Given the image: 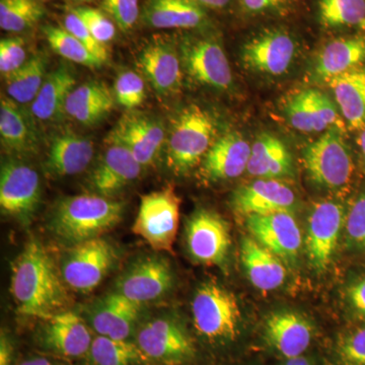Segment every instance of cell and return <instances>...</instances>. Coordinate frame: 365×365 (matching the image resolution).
<instances>
[{
	"label": "cell",
	"instance_id": "836d02e7",
	"mask_svg": "<svg viewBox=\"0 0 365 365\" xmlns=\"http://www.w3.org/2000/svg\"><path fill=\"white\" fill-rule=\"evenodd\" d=\"M316 21L327 32L365 33V0H317Z\"/></svg>",
	"mask_w": 365,
	"mask_h": 365
},
{
	"label": "cell",
	"instance_id": "e0dca14e",
	"mask_svg": "<svg viewBox=\"0 0 365 365\" xmlns=\"http://www.w3.org/2000/svg\"><path fill=\"white\" fill-rule=\"evenodd\" d=\"M365 66V33L343 34L322 46L312 63L309 76L328 83L341 74Z\"/></svg>",
	"mask_w": 365,
	"mask_h": 365
},
{
	"label": "cell",
	"instance_id": "7dc6e473",
	"mask_svg": "<svg viewBox=\"0 0 365 365\" xmlns=\"http://www.w3.org/2000/svg\"><path fill=\"white\" fill-rule=\"evenodd\" d=\"M346 302L353 316L365 321V273L350 283L346 290Z\"/></svg>",
	"mask_w": 365,
	"mask_h": 365
},
{
	"label": "cell",
	"instance_id": "f35d334b",
	"mask_svg": "<svg viewBox=\"0 0 365 365\" xmlns=\"http://www.w3.org/2000/svg\"><path fill=\"white\" fill-rule=\"evenodd\" d=\"M302 0H237L235 9L247 21H283L299 11Z\"/></svg>",
	"mask_w": 365,
	"mask_h": 365
},
{
	"label": "cell",
	"instance_id": "f907efd6",
	"mask_svg": "<svg viewBox=\"0 0 365 365\" xmlns=\"http://www.w3.org/2000/svg\"><path fill=\"white\" fill-rule=\"evenodd\" d=\"M357 144H359L360 157L365 168V128L359 132L357 137Z\"/></svg>",
	"mask_w": 365,
	"mask_h": 365
},
{
	"label": "cell",
	"instance_id": "ba28073f",
	"mask_svg": "<svg viewBox=\"0 0 365 365\" xmlns=\"http://www.w3.org/2000/svg\"><path fill=\"white\" fill-rule=\"evenodd\" d=\"M181 199L173 187L141 197L132 230L155 250L172 252L180 222Z\"/></svg>",
	"mask_w": 365,
	"mask_h": 365
},
{
	"label": "cell",
	"instance_id": "ab89813d",
	"mask_svg": "<svg viewBox=\"0 0 365 365\" xmlns=\"http://www.w3.org/2000/svg\"><path fill=\"white\" fill-rule=\"evenodd\" d=\"M115 101L124 109L132 111L143 104L146 98L145 83L140 74L125 71L118 74L113 88Z\"/></svg>",
	"mask_w": 365,
	"mask_h": 365
},
{
	"label": "cell",
	"instance_id": "484cf974",
	"mask_svg": "<svg viewBox=\"0 0 365 365\" xmlns=\"http://www.w3.org/2000/svg\"><path fill=\"white\" fill-rule=\"evenodd\" d=\"M32 113L7 96L0 101V139L2 145L13 153H33L37 150L39 136Z\"/></svg>",
	"mask_w": 365,
	"mask_h": 365
},
{
	"label": "cell",
	"instance_id": "681fc988",
	"mask_svg": "<svg viewBox=\"0 0 365 365\" xmlns=\"http://www.w3.org/2000/svg\"><path fill=\"white\" fill-rule=\"evenodd\" d=\"M13 359V346L4 333L0 339V365H11Z\"/></svg>",
	"mask_w": 365,
	"mask_h": 365
},
{
	"label": "cell",
	"instance_id": "9a60e30c",
	"mask_svg": "<svg viewBox=\"0 0 365 365\" xmlns=\"http://www.w3.org/2000/svg\"><path fill=\"white\" fill-rule=\"evenodd\" d=\"M137 66L153 90L163 97L176 95L182 88V66L178 46L157 38L143 46Z\"/></svg>",
	"mask_w": 365,
	"mask_h": 365
},
{
	"label": "cell",
	"instance_id": "7a4b0ae2",
	"mask_svg": "<svg viewBox=\"0 0 365 365\" xmlns=\"http://www.w3.org/2000/svg\"><path fill=\"white\" fill-rule=\"evenodd\" d=\"M124 203L109 197L78 195L62 199L52 217V228L63 241L78 244L100 237L123 217Z\"/></svg>",
	"mask_w": 365,
	"mask_h": 365
},
{
	"label": "cell",
	"instance_id": "4316f807",
	"mask_svg": "<svg viewBox=\"0 0 365 365\" xmlns=\"http://www.w3.org/2000/svg\"><path fill=\"white\" fill-rule=\"evenodd\" d=\"M143 304L119 292L107 295L91 314V325L101 336L127 340L138 319Z\"/></svg>",
	"mask_w": 365,
	"mask_h": 365
},
{
	"label": "cell",
	"instance_id": "60d3db41",
	"mask_svg": "<svg viewBox=\"0 0 365 365\" xmlns=\"http://www.w3.org/2000/svg\"><path fill=\"white\" fill-rule=\"evenodd\" d=\"M344 232L348 245L365 253V191L360 192L347 209Z\"/></svg>",
	"mask_w": 365,
	"mask_h": 365
},
{
	"label": "cell",
	"instance_id": "c3c4849f",
	"mask_svg": "<svg viewBox=\"0 0 365 365\" xmlns=\"http://www.w3.org/2000/svg\"><path fill=\"white\" fill-rule=\"evenodd\" d=\"M207 11H223L235 7L237 0H194Z\"/></svg>",
	"mask_w": 365,
	"mask_h": 365
},
{
	"label": "cell",
	"instance_id": "e575fe53",
	"mask_svg": "<svg viewBox=\"0 0 365 365\" xmlns=\"http://www.w3.org/2000/svg\"><path fill=\"white\" fill-rule=\"evenodd\" d=\"M47 61L44 55L31 57L21 68L6 78L7 97L20 105L32 104L42 88Z\"/></svg>",
	"mask_w": 365,
	"mask_h": 365
},
{
	"label": "cell",
	"instance_id": "74e56055",
	"mask_svg": "<svg viewBox=\"0 0 365 365\" xmlns=\"http://www.w3.org/2000/svg\"><path fill=\"white\" fill-rule=\"evenodd\" d=\"M43 33L50 47L64 59L88 68H98L104 66L102 60L98 59L81 41L67 32L66 29L46 26L43 28Z\"/></svg>",
	"mask_w": 365,
	"mask_h": 365
},
{
	"label": "cell",
	"instance_id": "4dcf8cb0",
	"mask_svg": "<svg viewBox=\"0 0 365 365\" xmlns=\"http://www.w3.org/2000/svg\"><path fill=\"white\" fill-rule=\"evenodd\" d=\"M114 103V93L104 83L88 81L69 93L66 113L78 123L91 126L111 113Z\"/></svg>",
	"mask_w": 365,
	"mask_h": 365
},
{
	"label": "cell",
	"instance_id": "44dd1931",
	"mask_svg": "<svg viewBox=\"0 0 365 365\" xmlns=\"http://www.w3.org/2000/svg\"><path fill=\"white\" fill-rule=\"evenodd\" d=\"M246 225L253 239L283 261H294L302 245V230L294 215L276 212L250 215Z\"/></svg>",
	"mask_w": 365,
	"mask_h": 365
},
{
	"label": "cell",
	"instance_id": "9c48e42d",
	"mask_svg": "<svg viewBox=\"0 0 365 365\" xmlns=\"http://www.w3.org/2000/svg\"><path fill=\"white\" fill-rule=\"evenodd\" d=\"M115 261L114 247L102 237L78 242L67 255L62 277L74 292L88 294L104 280Z\"/></svg>",
	"mask_w": 365,
	"mask_h": 365
},
{
	"label": "cell",
	"instance_id": "ee69618b",
	"mask_svg": "<svg viewBox=\"0 0 365 365\" xmlns=\"http://www.w3.org/2000/svg\"><path fill=\"white\" fill-rule=\"evenodd\" d=\"M337 354L341 365H365V327L343 336Z\"/></svg>",
	"mask_w": 365,
	"mask_h": 365
},
{
	"label": "cell",
	"instance_id": "603a6c76",
	"mask_svg": "<svg viewBox=\"0 0 365 365\" xmlns=\"http://www.w3.org/2000/svg\"><path fill=\"white\" fill-rule=\"evenodd\" d=\"M209 11L194 0H146L143 21L150 28L168 30H205Z\"/></svg>",
	"mask_w": 365,
	"mask_h": 365
},
{
	"label": "cell",
	"instance_id": "bcb514c9",
	"mask_svg": "<svg viewBox=\"0 0 365 365\" xmlns=\"http://www.w3.org/2000/svg\"><path fill=\"white\" fill-rule=\"evenodd\" d=\"M67 32L71 33L76 39L81 41L83 45L88 48L93 54H95L98 59L102 60L104 63L109 58V52H108L107 46L101 44L93 34L90 32L88 26L85 25L83 21L76 16L73 11H71L66 14L63 19V26Z\"/></svg>",
	"mask_w": 365,
	"mask_h": 365
},
{
	"label": "cell",
	"instance_id": "277c9868",
	"mask_svg": "<svg viewBox=\"0 0 365 365\" xmlns=\"http://www.w3.org/2000/svg\"><path fill=\"white\" fill-rule=\"evenodd\" d=\"M300 53L299 35L290 26L274 21L247 38L240 57L247 71L263 78H276L287 76L294 69Z\"/></svg>",
	"mask_w": 365,
	"mask_h": 365
},
{
	"label": "cell",
	"instance_id": "6da1fadb",
	"mask_svg": "<svg viewBox=\"0 0 365 365\" xmlns=\"http://www.w3.org/2000/svg\"><path fill=\"white\" fill-rule=\"evenodd\" d=\"M11 292L19 313L48 319L68 302L54 261L39 242L31 241L11 266Z\"/></svg>",
	"mask_w": 365,
	"mask_h": 365
},
{
	"label": "cell",
	"instance_id": "f546056e",
	"mask_svg": "<svg viewBox=\"0 0 365 365\" xmlns=\"http://www.w3.org/2000/svg\"><path fill=\"white\" fill-rule=\"evenodd\" d=\"M345 125L352 131L365 128V66L346 72L327 83Z\"/></svg>",
	"mask_w": 365,
	"mask_h": 365
},
{
	"label": "cell",
	"instance_id": "8d00e7d4",
	"mask_svg": "<svg viewBox=\"0 0 365 365\" xmlns=\"http://www.w3.org/2000/svg\"><path fill=\"white\" fill-rule=\"evenodd\" d=\"M90 354L96 365H133L145 356L134 343L101 335L91 342Z\"/></svg>",
	"mask_w": 365,
	"mask_h": 365
},
{
	"label": "cell",
	"instance_id": "7402d4cb",
	"mask_svg": "<svg viewBox=\"0 0 365 365\" xmlns=\"http://www.w3.org/2000/svg\"><path fill=\"white\" fill-rule=\"evenodd\" d=\"M108 145L102 160L91 173L90 187L98 195L110 198L135 181L143 165L121 144L108 143Z\"/></svg>",
	"mask_w": 365,
	"mask_h": 365
},
{
	"label": "cell",
	"instance_id": "d590c367",
	"mask_svg": "<svg viewBox=\"0 0 365 365\" xmlns=\"http://www.w3.org/2000/svg\"><path fill=\"white\" fill-rule=\"evenodd\" d=\"M44 14L38 0H0V28L6 32H28L37 26Z\"/></svg>",
	"mask_w": 365,
	"mask_h": 365
},
{
	"label": "cell",
	"instance_id": "cb8c5ba5",
	"mask_svg": "<svg viewBox=\"0 0 365 365\" xmlns=\"http://www.w3.org/2000/svg\"><path fill=\"white\" fill-rule=\"evenodd\" d=\"M93 155L95 145L91 139L74 131L64 130L53 137L45 170L54 178L74 176L88 169Z\"/></svg>",
	"mask_w": 365,
	"mask_h": 365
},
{
	"label": "cell",
	"instance_id": "f1b7e54d",
	"mask_svg": "<svg viewBox=\"0 0 365 365\" xmlns=\"http://www.w3.org/2000/svg\"><path fill=\"white\" fill-rule=\"evenodd\" d=\"M241 259L250 281L258 289H277L287 279L284 261L253 237L242 241Z\"/></svg>",
	"mask_w": 365,
	"mask_h": 365
},
{
	"label": "cell",
	"instance_id": "b9f144b4",
	"mask_svg": "<svg viewBox=\"0 0 365 365\" xmlns=\"http://www.w3.org/2000/svg\"><path fill=\"white\" fill-rule=\"evenodd\" d=\"M72 11L85 23L101 44L107 46L116 37V24L104 11L91 7H76Z\"/></svg>",
	"mask_w": 365,
	"mask_h": 365
},
{
	"label": "cell",
	"instance_id": "8992f818",
	"mask_svg": "<svg viewBox=\"0 0 365 365\" xmlns=\"http://www.w3.org/2000/svg\"><path fill=\"white\" fill-rule=\"evenodd\" d=\"M182 71L198 85L230 91L234 76L222 43L215 35L186 34L177 44Z\"/></svg>",
	"mask_w": 365,
	"mask_h": 365
},
{
	"label": "cell",
	"instance_id": "5b68a950",
	"mask_svg": "<svg viewBox=\"0 0 365 365\" xmlns=\"http://www.w3.org/2000/svg\"><path fill=\"white\" fill-rule=\"evenodd\" d=\"M302 162L313 184L329 191H341L351 184L354 174L352 153L340 127H332L307 144Z\"/></svg>",
	"mask_w": 365,
	"mask_h": 365
},
{
	"label": "cell",
	"instance_id": "816d5d0a",
	"mask_svg": "<svg viewBox=\"0 0 365 365\" xmlns=\"http://www.w3.org/2000/svg\"><path fill=\"white\" fill-rule=\"evenodd\" d=\"M19 365H54L49 361V360L45 359H34L30 360H26V361L21 362Z\"/></svg>",
	"mask_w": 365,
	"mask_h": 365
},
{
	"label": "cell",
	"instance_id": "d6986e66",
	"mask_svg": "<svg viewBox=\"0 0 365 365\" xmlns=\"http://www.w3.org/2000/svg\"><path fill=\"white\" fill-rule=\"evenodd\" d=\"M137 345L145 356L163 362L182 361L195 353L186 331L169 319L148 322L137 334Z\"/></svg>",
	"mask_w": 365,
	"mask_h": 365
},
{
	"label": "cell",
	"instance_id": "1f68e13d",
	"mask_svg": "<svg viewBox=\"0 0 365 365\" xmlns=\"http://www.w3.org/2000/svg\"><path fill=\"white\" fill-rule=\"evenodd\" d=\"M73 72L66 66H60L46 76L37 97L31 104V113L42 122H56L66 113L67 98L76 88Z\"/></svg>",
	"mask_w": 365,
	"mask_h": 365
},
{
	"label": "cell",
	"instance_id": "83f0119b",
	"mask_svg": "<svg viewBox=\"0 0 365 365\" xmlns=\"http://www.w3.org/2000/svg\"><path fill=\"white\" fill-rule=\"evenodd\" d=\"M45 343L55 352L78 357L90 351L93 339L83 319L73 312H61L48 319Z\"/></svg>",
	"mask_w": 365,
	"mask_h": 365
},
{
	"label": "cell",
	"instance_id": "7c38bea8",
	"mask_svg": "<svg viewBox=\"0 0 365 365\" xmlns=\"http://www.w3.org/2000/svg\"><path fill=\"white\" fill-rule=\"evenodd\" d=\"M107 143L121 144L144 167L155 162L165 146V126L158 118L132 110L120 118Z\"/></svg>",
	"mask_w": 365,
	"mask_h": 365
},
{
	"label": "cell",
	"instance_id": "d4e9b609",
	"mask_svg": "<svg viewBox=\"0 0 365 365\" xmlns=\"http://www.w3.org/2000/svg\"><path fill=\"white\" fill-rule=\"evenodd\" d=\"M264 334L274 349L290 359L302 356L309 348L313 337V328L299 313L276 312L266 319Z\"/></svg>",
	"mask_w": 365,
	"mask_h": 365
},
{
	"label": "cell",
	"instance_id": "8fae6325",
	"mask_svg": "<svg viewBox=\"0 0 365 365\" xmlns=\"http://www.w3.org/2000/svg\"><path fill=\"white\" fill-rule=\"evenodd\" d=\"M282 113L288 124L302 133H324L345 123L335 101L317 88L290 93L283 101Z\"/></svg>",
	"mask_w": 365,
	"mask_h": 365
},
{
	"label": "cell",
	"instance_id": "db71d44e",
	"mask_svg": "<svg viewBox=\"0 0 365 365\" xmlns=\"http://www.w3.org/2000/svg\"><path fill=\"white\" fill-rule=\"evenodd\" d=\"M76 1H83V2H86V1H91V0H76Z\"/></svg>",
	"mask_w": 365,
	"mask_h": 365
},
{
	"label": "cell",
	"instance_id": "7bdbcfd3",
	"mask_svg": "<svg viewBox=\"0 0 365 365\" xmlns=\"http://www.w3.org/2000/svg\"><path fill=\"white\" fill-rule=\"evenodd\" d=\"M102 9L123 33L133 30L140 18L139 0H102Z\"/></svg>",
	"mask_w": 365,
	"mask_h": 365
},
{
	"label": "cell",
	"instance_id": "ac0fdd59",
	"mask_svg": "<svg viewBox=\"0 0 365 365\" xmlns=\"http://www.w3.org/2000/svg\"><path fill=\"white\" fill-rule=\"evenodd\" d=\"M172 268L160 257H146L132 264L117 282V292L145 304L163 297L173 287Z\"/></svg>",
	"mask_w": 365,
	"mask_h": 365
},
{
	"label": "cell",
	"instance_id": "f6af8a7d",
	"mask_svg": "<svg viewBox=\"0 0 365 365\" xmlns=\"http://www.w3.org/2000/svg\"><path fill=\"white\" fill-rule=\"evenodd\" d=\"M26 61L25 41L21 38L9 37L0 41V72L4 78L18 71Z\"/></svg>",
	"mask_w": 365,
	"mask_h": 365
},
{
	"label": "cell",
	"instance_id": "2e32d148",
	"mask_svg": "<svg viewBox=\"0 0 365 365\" xmlns=\"http://www.w3.org/2000/svg\"><path fill=\"white\" fill-rule=\"evenodd\" d=\"M232 210L237 215L294 212L297 196L289 185L279 179H259L235 190L232 195Z\"/></svg>",
	"mask_w": 365,
	"mask_h": 365
},
{
	"label": "cell",
	"instance_id": "d6a6232c",
	"mask_svg": "<svg viewBox=\"0 0 365 365\" xmlns=\"http://www.w3.org/2000/svg\"><path fill=\"white\" fill-rule=\"evenodd\" d=\"M247 170L260 179L289 176L292 173V153L278 137L264 132L252 144Z\"/></svg>",
	"mask_w": 365,
	"mask_h": 365
},
{
	"label": "cell",
	"instance_id": "f5cc1de1",
	"mask_svg": "<svg viewBox=\"0 0 365 365\" xmlns=\"http://www.w3.org/2000/svg\"><path fill=\"white\" fill-rule=\"evenodd\" d=\"M285 365H311L304 357L299 356L294 357V359H288L287 364Z\"/></svg>",
	"mask_w": 365,
	"mask_h": 365
},
{
	"label": "cell",
	"instance_id": "3957f363",
	"mask_svg": "<svg viewBox=\"0 0 365 365\" xmlns=\"http://www.w3.org/2000/svg\"><path fill=\"white\" fill-rule=\"evenodd\" d=\"M216 118L205 108L189 105L172 120L165 163L174 174L184 175L201 165L218 138Z\"/></svg>",
	"mask_w": 365,
	"mask_h": 365
},
{
	"label": "cell",
	"instance_id": "52a82bcc",
	"mask_svg": "<svg viewBox=\"0 0 365 365\" xmlns=\"http://www.w3.org/2000/svg\"><path fill=\"white\" fill-rule=\"evenodd\" d=\"M197 332L209 340L232 341L240 333L241 307L232 292L215 282L204 283L192 302Z\"/></svg>",
	"mask_w": 365,
	"mask_h": 365
},
{
	"label": "cell",
	"instance_id": "4fadbf2b",
	"mask_svg": "<svg viewBox=\"0 0 365 365\" xmlns=\"http://www.w3.org/2000/svg\"><path fill=\"white\" fill-rule=\"evenodd\" d=\"M41 199L40 178L30 165L7 160L0 175V207L4 215L28 222Z\"/></svg>",
	"mask_w": 365,
	"mask_h": 365
},
{
	"label": "cell",
	"instance_id": "5bb4252c",
	"mask_svg": "<svg viewBox=\"0 0 365 365\" xmlns=\"http://www.w3.org/2000/svg\"><path fill=\"white\" fill-rule=\"evenodd\" d=\"M186 241L194 260L205 265H220L227 259L232 242L230 225L215 211L201 209L187 223Z\"/></svg>",
	"mask_w": 365,
	"mask_h": 365
},
{
	"label": "cell",
	"instance_id": "ffe728a7",
	"mask_svg": "<svg viewBox=\"0 0 365 365\" xmlns=\"http://www.w3.org/2000/svg\"><path fill=\"white\" fill-rule=\"evenodd\" d=\"M251 148L252 144L237 131L218 137L199 168L201 179L218 182L241 176L248 169Z\"/></svg>",
	"mask_w": 365,
	"mask_h": 365
},
{
	"label": "cell",
	"instance_id": "30bf717a",
	"mask_svg": "<svg viewBox=\"0 0 365 365\" xmlns=\"http://www.w3.org/2000/svg\"><path fill=\"white\" fill-rule=\"evenodd\" d=\"M346 210L337 201L314 204L307 220V254L312 268L324 272L332 263L341 234L344 230Z\"/></svg>",
	"mask_w": 365,
	"mask_h": 365
}]
</instances>
